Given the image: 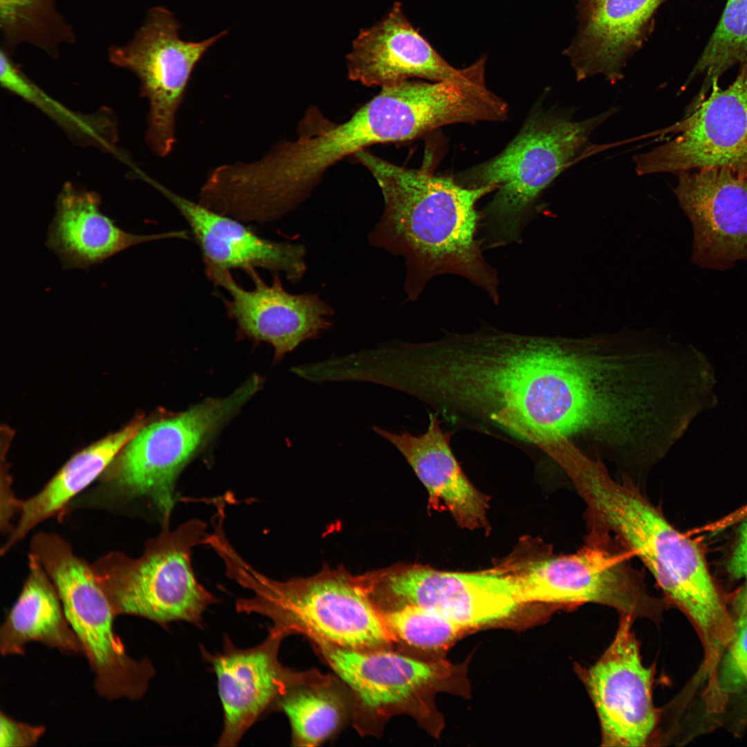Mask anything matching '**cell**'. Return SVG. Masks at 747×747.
Here are the masks:
<instances>
[{"label": "cell", "instance_id": "6da1fadb", "mask_svg": "<svg viewBox=\"0 0 747 747\" xmlns=\"http://www.w3.org/2000/svg\"><path fill=\"white\" fill-rule=\"evenodd\" d=\"M460 115L458 92L448 82L406 80L382 87L342 123L311 107L299 122L297 138L277 143L259 160L241 162L238 182L257 209L279 219L304 201L326 170L344 157L373 145L417 138L457 122Z\"/></svg>", "mask_w": 747, "mask_h": 747}, {"label": "cell", "instance_id": "7a4b0ae2", "mask_svg": "<svg viewBox=\"0 0 747 747\" xmlns=\"http://www.w3.org/2000/svg\"><path fill=\"white\" fill-rule=\"evenodd\" d=\"M354 155L376 180L384 199L369 243L404 259L408 300H416L434 277L455 275L482 288L498 304V273L483 256L477 210L478 201L496 187H466L426 170L396 165L365 149Z\"/></svg>", "mask_w": 747, "mask_h": 747}, {"label": "cell", "instance_id": "3957f363", "mask_svg": "<svg viewBox=\"0 0 747 747\" xmlns=\"http://www.w3.org/2000/svg\"><path fill=\"white\" fill-rule=\"evenodd\" d=\"M215 551L227 575L253 593L237 600L238 612L266 616L270 628L286 637L300 634L357 650L394 648V638L360 576L326 569L308 578L278 581L251 566L228 540L219 542Z\"/></svg>", "mask_w": 747, "mask_h": 747}, {"label": "cell", "instance_id": "277c9868", "mask_svg": "<svg viewBox=\"0 0 747 747\" xmlns=\"http://www.w3.org/2000/svg\"><path fill=\"white\" fill-rule=\"evenodd\" d=\"M616 111L612 108L575 120L571 111H539L499 154L466 172L459 183L462 185L496 187L481 212L483 248L521 242L540 194L581 156L593 132Z\"/></svg>", "mask_w": 747, "mask_h": 747}, {"label": "cell", "instance_id": "5b68a950", "mask_svg": "<svg viewBox=\"0 0 747 747\" xmlns=\"http://www.w3.org/2000/svg\"><path fill=\"white\" fill-rule=\"evenodd\" d=\"M570 481L586 506L590 528L636 555L669 600L690 611L714 598L717 588L698 546L631 481L614 478L600 463L581 467Z\"/></svg>", "mask_w": 747, "mask_h": 747}, {"label": "cell", "instance_id": "8992f818", "mask_svg": "<svg viewBox=\"0 0 747 747\" xmlns=\"http://www.w3.org/2000/svg\"><path fill=\"white\" fill-rule=\"evenodd\" d=\"M254 376L225 398H208L142 426L102 474L101 490L121 501H145L169 522L176 483L187 463L260 388Z\"/></svg>", "mask_w": 747, "mask_h": 747}, {"label": "cell", "instance_id": "52a82bcc", "mask_svg": "<svg viewBox=\"0 0 747 747\" xmlns=\"http://www.w3.org/2000/svg\"><path fill=\"white\" fill-rule=\"evenodd\" d=\"M207 525L191 519L150 540L138 557L111 553L91 566L115 616L130 614L161 625L186 621L201 627L203 614L216 598L196 578L192 549L203 544Z\"/></svg>", "mask_w": 747, "mask_h": 747}, {"label": "cell", "instance_id": "ba28073f", "mask_svg": "<svg viewBox=\"0 0 747 747\" xmlns=\"http://www.w3.org/2000/svg\"><path fill=\"white\" fill-rule=\"evenodd\" d=\"M611 535L590 529L584 545L569 554L543 553L508 570L522 603L572 607L595 603L634 620L658 622L663 600L652 595Z\"/></svg>", "mask_w": 747, "mask_h": 747}, {"label": "cell", "instance_id": "9c48e42d", "mask_svg": "<svg viewBox=\"0 0 747 747\" xmlns=\"http://www.w3.org/2000/svg\"><path fill=\"white\" fill-rule=\"evenodd\" d=\"M31 553L57 589L66 618L95 674L97 691L109 699L142 697L154 668L148 659L136 661L127 654L113 628L114 612L91 565L53 533L36 534Z\"/></svg>", "mask_w": 747, "mask_h": 747}, {"label": "cell", "instance_id": "30bf717a", "mask_svg": "<svg viewBox=\"0 0 747 747\" xmlns=\"http://www.w3.org/2000/svg\"><path fill=\"white\" fill-rule=\"evenodd\" d=\"M181 24L166 8L149 9L132 37L112 44L109 61L135 74L149 103L146 141L156 155L165 157L176 142V116L192 73L208 49L227 30L201 42L181 39Z\"/></svg>", "mask_w": 747, "mask_h": 747}, {"label": "cell", "instance_id": "8fae6325", "mask_svg": "<svg viewBox=\"0 0 747 747\" xmlns=\"http://www.w3.org/2000/svg\"><path fill=\"white\" fill-rule=\"evenodd\" d=\"M364 586L381 614L421 606L464 629L502 619L522 604L515 579L506 567L450 572L398 566L364 575Z\"/></svg>", "mask_w": 747, "mask_h": 747}, {"label": "cell", "instance_id": "7c38bea8", "mask_svg": "<svg viewBox=\"0 0 747 747\" xmlns=\"http://www.w3.org/2000/svg\"><path fill=\"white\" fill-rule=\"evenodd\" d=\"M670 131L675 137L634 156L638 175L704 168L747 175V64L731 84L714 86Z\"/></svg>", "mask_w": 747, "mask_h": 747}, {"label": "cell", "instance_id": "4fadbf2b", "mask_svg": "<svg viewBox=\"0 0 747 747\" xmlns=\"http://www.w3.org/2000/svg\"><path fill=\"white\" fill-rule=\"evenodd\" d=\"M315 652L348 687L351 724L362 736L380 737L387 721L416 714L423 695L437 679V665L394 648L357 650L308 640Z\"/></svg>", "mask_w": 747, "mask_h": 747}, {"label": "cell", "instance_id": "5bb4252c", "mask_svg": "<svg viewBox=\"0 0 747 747\" xmlns=\"http://www.w3.org/2000/svg\"><path fill=\"white\" fill-rule=\"evenodd\" d=\"M634 619L620 615L615 637L582 679L596 708L604 746H644L658 726L653 701V669L643 663Z\"/></svg>", "mask_w": 747, "mask_h": 747}, {"label": "cell", "instance_id": "9a60e30c", "mask_svg": "<svg viewBox=\"0 0 747 747\" xmlns=\"http://www.w3.org/2000/svg\"><path fill=\"white\" fill-rule=\"evenodd\" d=\"M205 273L228 293L230 297L223 298V304L228 317L236 321L239 333L270 344L276 362L332 326L334 311L330 305L315 293L287 292L278 273L269 285L256 268L250 270L246 274L254 288L249 290L237 284L229 270L205 269Z\"/></svg>", "mask_w": 747, "mask_h": 747}, {"label": "cell", "instance_id": "2e32d148", "mask_svg": "<svg viewBox=\"0 0 747 747\" xmlns=\"http://www.w3.org/2000/svg\"><path fill=\"white\" fill-rule=\"evenodd\" d=\"M677 175L674 193L694 231L692 261L724 270L747 260V175L725 168Z\"/></svg>", "mask_w": 747, "mask_h": 747}, {"label": "cell", "instance_id": "e0dca14e", "mask_svg": "<svg viewBox=\"0 0 747 747\" xmlns=\"http://www.w3.org/2000/svg\"><path fill=\"white\" fill-rule=\"evenodd\" d=\"M286 636L270 628L266 638L256 647H237L228 635L221 652L201 647L217 678L223 710L224 726L216 746H235L246 732L267 710L300 681L306 671L284 667L278 658Z\"/></svg>", "mask_w": 747, "mask_h": 747}, {"label": "cell", "instance_id": "ac0fdd59", "mask_svg": "<svg viewBox=\"0 0 747 747\" xmlns=\"http://www.w3.org/2000/svg\"><path fill=\"white\" fill-rule=\"evenodd\" d=\"M484 59L463 69L449 64L394 3L387 15L361 29L347 56L348 77L367 86L389 87L410 77L465 81L484 75Z\"/></svg>", "mask_w": 747, "mask_h": 747}, {"label": "cell", "instance_id": "d6986e66", "mask_svg": "<svg viewBox=\"0 0 747 747\" xmlns=\"http://www.w3.org/2000/svg\"><path fill=\"white\" fill-rule=\"evenodd\" d=\"M181 213L202 253L205 269L239 268L246 273L260 268L282 272L291 282L304 275L303 244L264 239L239 220L193 202L150 181Z\"/></svg>", "mask_w": 747, "mask_h": 747}, {"label": "cell", "instance_id": "ffe728a7", "mask_svg": "<svg viewBox=\"0 0 747 747\" xmlns=\"http://www.w3.org/2000/svg\"><path fill=\"white\" fill-rule=\"evenodd\" d=\"M426 431L418 435L374 426L373 431L405 457L429 495L435 510H447L462 528L488 529L489 498L468 479L450 447L453 432H444L439 416L430 413Z\"/></svg>", "mask_w": 747, "mask_h": 747}, {"label": "cell", "instance_id": "44dd1931", "mask_svg": "<svg viewBox=\"0 0 747 747\" xmlns=\"http://www.w3.org/2000/svg\"><path fill=\"white\" fill-rule=\"evenodd\" d=\"M100 199L93 192L67 183L56 202L46 245L66 269L87 268L144 242L165 239L190 238L187 230L152 234L124 231L100 210Z\"/></svg>", "mask_w": 747, "mask_h": 747}, {"label": "cell", "instance_id": "7402d4cb", "mask_svg": "<svg viewBox=\"0 0 747 747\" xmlns=\"http://www.w3.org/2000/svg\"><path fill=\"white\" fill-rule=\"evenodd\" d=\"M663 0H589L586 25L571 54L576 77L602 74L612 83L635 50L643 30Z\"/></svg>", "mask_w": 747, "mask_h": 747}, {"label": "cell", "instance_id": "603a6c76", "mask_svg": "<svg viewBox=\"0 0 747 747\" xmlns=\"http://www.w3.org/2000/svg\"><path fill=\"white\" fill-rule=\"evenodd\" d=\"M28 569L21 593L1 628V654H22L26 644L31 641L62 652H82L54 584L32 553L28 555Z\"/></svg>", "mask_w": 747, "mask_h": 747}, {"label": "cell", "instance_id": "cb8c5ba5", "mask_svg": "<svg viewBox=\"0 0 747 747\" xmlns=\"http://www.w3.org/2000/svg\"><path fill=\"white\" fill-rule=\"evenodd\" d=\"M144 425L138 420L73 456L32 497L20 501L17 524L1 548L7 553L39 524L64 509L73 498L102 475L118 454Z\"/></svg>", "mask_w": 747, "mask_h": 747}, {"label": "cell", "instance_id": "d4e9b609", "mask_svg": "<svg viewBox=\"0 0 747 747\" xmlns=\"http://www.w3.org/2000/svg\"><path fill=\"white\" fill-rule=\"evenodd\" d=\"M288 717L292 745L318 746L351 724L353 699L346 684L333 674L316 669L290 688L275 708Z\"/></svg>", "mask_w": 747, "mask_h": 747}, {"label": "cell", "instance_id": "484cf974", "mask_svg": "<svg viewBox=\"0 0 747 747\" xmlns=\"http://www.w3.org/2000/svg\"><path fill=\"white\" fill-rule=\"evenodd\" d=\"M56 1L0 0L1 48L11 55L27 44L57 58L62 46L75 44V29Z\"/></svg>", "mask_w": 747, "mask_h": 747}, {"label": "cell", "instance_id": "4316f807", "mask_svg": "<svg viewBox=\"0 0 747 747\" xmlns=\"http://www.w3.org/2000/svg\"><path fill=\"white\" fill-rule=\"evenodd\" d=\"M747 64V0H728L721 19L690 76H703V85L692 102L696 105L736 64Z\"/></svg>", "mask_w": 747, "mask_h": 747}, {"label": "cell", "instance_id": "83f0119b", "mask_svg": "<svg viewBox=\"0 0 747 747\" xmlns=\"http://www.w3.org/2000/svg\"><path fill=\"white\" fill-rule=\"evenodd\" d=\"M382 615L394 638V649L406 654L442 649L465 629L436 611L421 606H406Z\"/></svg>", "mask_w": 747, "mask_h": 747}, {"label": "cell", "instance_id": "f1b7e54d", "mask_svg": "<svg viewBox=\"0 0 747 747\" xmlns=\"http://www.w3.org/2000/svg\"><path fill=\"white\" fill-rule=\"evenodd\" d=\"M0 82L6 89L43 109L68 131L75 134L79 131L80 135L106 146L112 142V124L104 115L82 116L68 110L33 83L15 64L11 55L3 50H0Z\"/></svg>", "mask_w": 747, "mask_h": 747}, {"label": "cell", "instance_id": "f546056e", "mask_svg": "<svg viewBox=\"0 0 747 747\" xmlns=\"http://www.w3.org/2000/svg\"><path fill=\"white\" fill-rule=\"evenodd\" d=\"M719 687L732 694L747 687V610L740 614L731 645L721 665Z\"/></svg>", "mask_w": 747, "mask_h": 747}, {"label": "cell", "instance_id": "4dcf8cb0", "mask_svg": "<svg viewBox=\"0 0 747 747\" xmlns=\"http://www.w3.org/2000/svg\"><path fill=\"white\" fill-rule=\"evenodd\" d=\"M728 571L743 581V588L737 600L739 613L747 609V515L739 527L736 541L728 562Z\"/></svg>", "mask_w": 747, "mask_h": 747}, {"label": "cell", "instance_id": "1f68e13d", "mask_svg": "<svg viewBox=\"0 0 747 747\" xmlns=\"http://www.w3.org/2000/svg\"><path fill=\"white\" fill-rule=\"evenodd\" d=\"M43 726L18 722L1 712L0 746H33L44 734Z\"/></svg>", "mask_w": 747, "mask_h": 747}, {"label": "cell", "instance_id": "d6a6232c", "mask_svg": "<svg viewBox=\"0 0 747 747\" xmlns=\"http://www.w3.org/2000/svg\"><path fill=\"white\" fill-rule=\"evenodd\" d=\"M307 370H308V366H307ZM307 376H308V373H307ZM308 379H309V378H308Z\"/></svg>", "mask_w": 747, "mask_h": 747}]
</instances>
